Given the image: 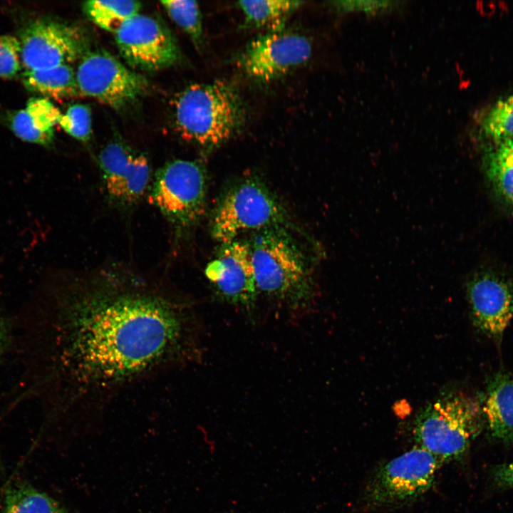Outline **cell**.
<instances>
[{"instance_id": "1", "label": "cell", "mask_w": 513, "mask_h": 513, "mask_svg": "<svg viewBox=\"0 0 513 513\" xmlns=\"http://www.w3.org/2000/svg\"><path fill=\"white\" fill-rule=\"evenodd\" d=\"M53 360L63 409L102 413L126 388L195 358L189 307L138 281L100 278L58 291Z\"/></svg>"}, {"instance_id": "2", "label": "cell", "mask_w": 513, "mask_h": 513, "mask_svg": "<svg viewBox=\"0 0 513 513\" xmlns=\"http://www.w3.org/2000/svg\"><path fill=\"white\" fill-rule=\"evenodd\" d=\"M244 117L238 91L224 81L190 85L177 95L174 104L178 133L205 147L217 146L232 137Z\"/></svg>"}, {"instance_id": "3", "label": "cell", "mask_w": 513, "mask_h": 513, "mask_svg": "<svg viewBox=\"0 0 513 513\" xmlns=\"http://www.w3.org/2000/svg\"><path fill=\"white\" fill-rule=\"evenodd\" d=\"M484 425L480 398L453 391L425 406L413 425L418 446L443 465L460 458Z\"/></svg>"}, {"instance_id": "4", "label": "cell", "mask_w": 513, "mask_h": 513, "mask_svg": "<svg viewBox=\"0 0 513 513\" xmlns=\"http://www.w3.org/2000/svg\"><path fill=\"white\" fill-rule=\"evenodd\" d=\"M248 244L258 291L291 309L306 307L313 297V282L292 241L280 229H271L259 232Z\"/></svg>"}, {"instance_id": "5", "label": "cell", "mask_w": 513, "mask_h": 513, "mask_svg": "<svg viewBox=\"0 0 513 513\" xmlns=\"http://www.w3.org/2000/svg\"><path fill=\"white\" fill-rule=\"evenodd\" d=\"M285 212L266 186L255 177L232 186L218 203L212 220V234L222 244L236 240L247 231L280 229Z\"/></svg>"}, {"instance_id": "6", "label": "cell", "mask_w": 513, "mask_h": 513, "mask_svg": "<svg viewBox=\"0 0 513 513\" xmlns=\"http://www.w3.org/2000/svg\"><path fill=\"white\" fill-rule=\"evenodd\" d=\"M442 465L433 455L417 445L374 473L365 489V502L370 507L388 508L415 501L432 487Z\"/></svg>"}, {"instance_id": "7", "label": "cell", "mask_w": 513, "mask_h": 513, "mask_svg": "<svg viewBox=\"0 0 513 513\" xmlns=\"http://www.w3.org/2000/svg\"><path fill=\"white\" fill-rule=\"evenodd\" d=\"M206 175L200 163L174 160L157 170L150 200L177 228L197 222L204 213Z\"/></svg>"}, {"instance_id": "8", "label": "cell", "mask_w": 513, "mask_h": 513, "mask_svg": "<svg viewBox=\"0 0 513 513\" xmlns=\"http://www.w3.org/2000/svg\"><path fill=\"white\" fill-rule=\"evenodd\" d=\"M75 71L79 93L114 108L134 102L147 86L143 76L102 51H87Z\"/></svg>"}, {"instance_id": "9", "label": "cell", "mask_w": 513, "mask_h": 513, "mask_svg": "<svg viewBox=\"0 0 513 513\" xmlns=\"http://www.w3.org/2000/svg\"><path fill=\"white\" fill-rule=\"evenodd\" d=\"M311 53L306 36L284 28L252 40L237 56L236 64L249 78L268 83L305 63Z\"/></svg>"}, {"instance_id": "10", "label": "cell", "mask_w": 513, "mask_h": 513, "mask_svg": "<svg viewBox=\"0 0 513 513\" xmlns=\"http://www.w3.org/2000/svg\"><path fill=\"white\" fill-rule=\"evenodd\" d=\"M18 38L21 64L26 70L69 64L87 52L85 37L79 29L49 19L29 22L21 30Z\"/></svg>"}, {"instance_id": "11", "label": "cell", "mask_w": 513, "mask_h": 513, "mask_svg": "<svg viewBox=\"0 0 513 513\" xmlns=\"http://www.w3.org/2000/svg\"><path fill=\"white\" fill-rule=\"evenodd\" d=\"M114 35L123 58L141 71H160L179 59L178 46L170 31L150 16H133Z\"/></svg>"}, {"instance_id": "12", "label": "cell", "mask_w": 513, "mask_h": 513, "mask_svg": "<svg viewBox=\"0 0 513 513\" xmlns=\"http://www.w3.org/2000/svg\"><path fill=\"white\" fill-rule=\"evenodd\" d=\"M205 276L222 299L247 310L253 308L259 291L248 244L237 240L222 244Z\"/></svg>"}, {"instance_id": "13", "label": "cell", "mask_w": 513, "mask_h": 513, "mask_svg": "<svg viewBox=\"0 0 513 513\" xmlns=\"http://www.w3.org/2000/svg\"><path fill=\"white\" fill-rule=\"evenodd\" d=\"M467 299L474 326L484 336L500 340L513 318V286L492 274L471 278Z\"/></svg>"}, {"instance_id": "14", "label": "cell", "mask_w": 513, "mask_h": 513, "mask_svg": "<svg viewBox=\"0 0 513 513\" xmlns=\"http://www.w3.org/2000/svg\"><path fill=\"white\" fill-rule=\"evenodd\" d=\"M480 398L484 422L491 435L513 442V373L499 370L493 374Z\"/></svg>"}, {"instance_id": "15", "label": "cell", "mask_w": 513, "mask_h": 513, "mask_svg": "<svg viewBox=\"0 0 513 513\" xmlns=\"http://www.w3.org/2000/svg\"><path fill=\"white\" fill-rule=\"evenodd\" d=\"M61 113L47 98H31L26 107L10 120L14 133L24 141L48 146L54 137V128Z\"/></svg>"}, {"instance_id": "16", "label": "cell", "mask_w": 513, "mask_h": 513, "mask_svg": "<svg viewBox=\"0 0 513 513\" xmlns=\"http://www.w3.org/2000/svg\"><path fill=\"white\" fill-rule=\"evenodd\" d=\"M22 83L29 91L55 99L78 93L76 71L69 64L47 69L25 70Z\"/></svg>"}, {"instance_id": "17", "label": "cell", "mask_w": 513, "mask_h": 513, "mask_svg": "<svg viewBox=\"0 0 513 513\" xmlns=\"http://www.w3.org/2000/svg\"><path fill=\"white\" fill-rule=\"evenodd\" d=\"M484 165L495 192L513 207V138L494 141L485 154Z\"/></svg>"}, {"instance_id": "18", "label": "cell", "mask_w": 513, "mask_h": 513, "mask_svg": "<svg viewBox=\"0 0 513 513\" xmlns=\"http://www.w3.org/2000/svg\"><path fill=\"white\" fill-rule=\"evenodd\" d=\"M302 4L299 1L285 0L237 2L247 24L257 28H266L269 31L284 29L287 19Z\"/></svg>"}, {"instance_id": "19", "label": "cell", "mask_w": 513, "mask_h": 513, "mask_svg": "<svg viewBox=\"0 0 513 513\" xmlns=\"http://www.w3.org/2000/svg\"><path fill=\"white\" fill-rule=\"evenodd\" d=\"M0 513H73L56 500L24 483L9 486Z\"/></svg>"}, {"instance_id": "20", "label": "cell", "mask_w": 513, "mask_h": 513, "mask_svg": "<svg viewBox=\"0 0 513 513\" xmlns=\"http://www.w3.org/2000/svg\"><path fill=\"white\" fill-rule=\"evenodd\" d=\"M141 4L132 0L86 1L83 9L87 16L100 28L115 33L130 17L139 13Z\"/></svg>"}, {"instance_id": "21", "label": "cell", "mask_w": 513, "mask_h": 513, "mask_svg": "<svg viewBox=\"0 0 513 513\" xmlns=\"http://www.w3.org/2000/svg\"><path fill=\"white\" fill-rule=\"evenodd\" d=\"M150 178V167L147 158L144 155L136 154L125 177L108 195L118 204L133 205L145 194Z\"/></svg>"}, {"instance_id": "22", "label": "cell", "mask_w": 513, "mask_h": 513, "mask_svg": "<svg viewBox=\"0 0 513 513\" xmlns=\"http://www.w3.org/2000/svg\"><path fill=\"white\" fill-rule=\"evenodd\" d=\"M135 155L125 143L120 141L108 143L100 151L98 162L107 194L125 177Z\"/></svg>"}, {"instance_id": "23", "label": "cell", "mask_w": 513, "mask_h": 513, "mask_svg": "<svg viewBox=\"0 0 513 513\" xmlns=\"http://www.w3.org/2000/svg\"><path fill=\"white\" fill-rule=\"evenodd\" d=\"M170 19L201 48L203 43V28L200 6L195 1H161Z\"/></svg>"}, {"instance_id": "24", "label": "cell", "mask_w": 513, "mask_h": 513, "mask_svg": "<svg viewBox=\"0 0 513 513\" xmlns=\"http://www.w3.org/2000/svg\"><path fill=\"white\" fill-rule=\"evenodd\" d=\"M480 127L494 141L513 138V95L497 101L482 119Z\"/></svg>"}, {"instance_id": "25", "label": "cell", "mask_w": 513, "mask_h": 513, "mask_svg": "<svg viewBox=\"0 0 513 513\" xmlns=\"http://www.w3.org/2000/svg\"><path fill=\"white\" fill-rule=\"evenodd\" d=\"M58 125L75 139L82 142L88 141L92 133V116L90 108L83 104L69 106L63 114H61Z\"/></svg>"}, {"instance_id": "26", "label": "cell", "mask_w": 513, "mask_h": 513, "mask_svg": "<svg viewBox=\"0 0 513 513\" xmlns=\"http://www.w3.org/2000/svg\"><path fill=\"white\" fill-rule=\"evenodd\" d=\"M21 45L12 35L0 36V77L13 78L21 68Z\"/></svg>"}, {"instance_id": "27", "label": "cell", "mask_w": 513, "mask_h": 513, "mask_svg": "<svg viewBox=\"0 0 513 513\" xmlns=\"http://www.w3.org/2000/svg\"><path fill=\"white\" fill-rule=\"evenodd\" d=\"M400 2L395 1H335L333 6L339 14L363 12L366 15L375 16L393 11Z\"/></svg>"}, {"instance_id": "28", "label": "cell", "mask_w": 513, "mask_h": 513, "mask_svg": "<svg viewBox=\"0 0 513 513\" xmlns=\"http://www.w3.org/2000/svg\"><path fill=\"white\" fill-rule=\"evenodd\" d=\"M492 479L498 487L513 488V462L495 467L492 472Z\"/></svg>"}, {"instance_id": "29", "label": "cell", "mask_w": 513, "mask_h": 513, "mask_svg": "<svg viewBox=\"0 0 513 513\" xmlns=\"http://www.w3.org/2000/svg\"><path fill=\"white\" fill-rule=\"evenodd\" d=\"M6 328L0 314V354L1 353L6 343Z\"/></svg>"}]
</instances>
